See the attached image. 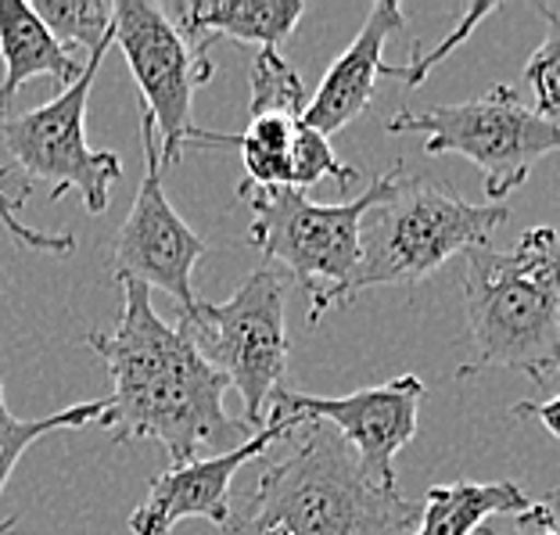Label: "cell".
<instances>
[{
    "label": "cell",
    "mask_w": 560,
    "mask_h": 535,
    "mask_svg": "<svg viewBox=\"0 0 560 535\" xmlns=\"http://www.w3.org/2000/svg\"><path fill=\"white\" fill-rule=\"evenodd\" d=\"M0 58H4L0 119L11 116L15 94L36 75H47L61 91H69L86 66V58L72 55L50 36V30L36 19V11L25 0H0Z\"/></svg>",
    "instance_id": "16"
},
{
    "label": "cell",
    "mask_w": 560,
    "mask_h": 535,
    "mask_svg": "<svg viewBox=\"0 0 560 535\" xmlns=\"http://www.w3.org/2000/svg\"><path fill=\"white\" fill-rule=\"evenodd\" d=\"M553 500H557V503H560V489H557V492H553V496H550V503H553Z\"/></svg>",
    "instance_id": "26"
},
{
    "label": "cell",
    "mask_w": 560,
    "mask_h": 535,
    "mask_svg": "<svg viewBox=\"0 0 560 535\" xmlns=\"http://www.w3.org/2000/svg\"><path fill=\"white\" fill-rule=\"evenodd\" d=\"M388 133H424L428 155H464L486 176L489 206L528 181L532 165L560 151V119L528 108L514 86H489L475 101L435 108H399L385 126Z\"/></svg>",
    "instance_id": "7"
},
{
    "label": "cell",
    "mask_w": 560,
    "mask_h": 535,
    "mask_svg": "<svg viewBox=\"0 0 560 535\" xmlns=\"http://www.w3.org/2000/svg\"><path fill=\"white\" fill-rule=\"evenodd\" d=\"M420 507L363 475L349 442L330 424L305 420L288 456L262 464L256 481L231 496L223 535H402Z\"/></svg>",
    "instance_id": "2"
},
{
    "label": "cell",
    "mask_w": 560,
    "mask_h": 535,
    "mask_svg": "<svg viewBox=\"0 0 560 535\" xmlns=\"http://www.w3.org/2000/svg\"><path fill=\"white\" fill-rule=\"evenodd\" d=\"M528 507L525 489H517L514 481H453L428 489L413 535H475L489 517H517Z\"/></svg>",
    "instance_id": "17"
},
{
    "label": "cell",
    "mask_w": 560,
    "mask_h": 535,
    "mask_svg": "<svg viewBox=\"0 0 560 535\" xmlns=\"http://www.w3.org/2000/svg\"><path fill=\"white\" fill-rule=\"evenodd\" d=\"M511 414L514 417H536L553 439H560V396L546 399V403H517Z\"/></svg>",
    "instance_id": "24"
},
{
    "label": "cell",
    "mask_w": 560,
    "mask_h": 535,
    "mask_svg": "<svg viewBox=\"0 0 560 535\" xmlns=\"http://www.w3.org/2000/svg\"><path fill=\"white\" fill-rule=\"evenodd\" d=\"M112 44L122 50L144 112L155 123L162 170L180 162L190 137V101L212 80V58H198L151 0L112 4Z\"/></svg>",
    "instance_id": "9"
},
{
    "label": "cell",
    "mask_w": 560,
    "mask_h": 535,
    "mask_svg": "<svg viewBox=\"0 0 560 535\" xmlns=\"http://www.w3.org/2000/svg\"><path fill=\"white\" fill-rule=\"evenodd\" d=\"M187 144H231L245 162L241 190H305L330 176L346 190L360 170L341 162L330 140L302 123V116H280V112H259L248 116L241 133H212L190 130Z\"/></svg>",
    "instance_id": "13"
},
{
    "label": "cell",
    "mask_w": 560,
    "mask_h": 535,
    "mask_svg": "<svg viewBox=\"0 0 560 535\" xmlns=\"http://www.w3.org/2000/svg\"><path fill=\"white\" fill-rule=\"evenodd\" d=\"M295 431H299L295 420L270 410L259 431H252L245 442L231 445L226 453L209 456V461L173 464L170 470H162L148 486V496L140 500V507L130 514V532L170 535L187 517H206L215 528H223L226 514H231V486L237 470L266 456L270 445L291 439Z\"/></svg>",
    "instance_id": "12"
},
{
    "label": "cell",
    "mask_w": 560,
    "mask_h": 535,
    "mask_svg": "<svg viewBox=\"0 0 560 535\" xmlns=\"http://www.w3.org/2000/svg\"><path fill=\"white\" fill-rule=\"evenodd\" d=\"M495 11V4H475V8H467L464 15H460V22L453 25V33L445 36V40L439 44V47H431V50H420V47H413V58L406 61V66H388L385 69V75L388 80H399V83H406V86H420L431 75V69H439L442 61H445V55H453L456 47H460L470 33H475V25L481 22V19H489Z\"/></svg>",
    "instance_id": "22"
},
{
    "label": "cell",
    "mask_w": 560,
    "mask_h": 535,
    "mask_svg": "<svg viewBox=\"0 0 560 535\" xmlns=\"http://www.w3.org/2000/svg\"><path fill=\"white\" fill-rule=\"evenodd\" d=\"M406 15L396 0H377L366 15L363 30L355 33V40L341 50V58L327 69V75L316 86V94L305 105L302 123L330 140V133L346 130L352 119H360L366 105L377 94V80L385 75V44L388 36L402 30Z\"/></svg>",
    "instance_id": "14"
},
{
    "label": "cell",
    "mask_w": 560,
    "mask_h": 535,
    "mask_svg": "<svg viewBox=\"0 0 560 535\" xmlns=\"http://www.w3.org/2000/svg\"><path fill=\"white\" fill-rule=\"evenodd\" d=\"M385 187L388 173H381L360 198L338 206H320L305 190L237 187V198L252 206L248 245L284 266V274L310 291V324H320L330 305H349L355 299L363 216L374 209Z\"/></svg>",
    "instance_id": "5"
},
{
    "label": "cell",
    "mask_w": 560,
    "mask_h": 535,
    "mask_svg": "<svg viewBox=\"0 0 560 535\" xmlns=\"http://www.w3.org/2000/svg\"><path fill=\"white\" fill-rule=\"evenodd\" d=\"M517 535H560V521L550 503H532L525 514H517Z\"/></svg>",
    "instance_id": "23"
},
{
    "label": "cell",
    "mask_w": 560,
    "mask_h": 535,
    "mask_svg": "<svg viewBox=\"0 0 560 535\" xmlns=\"http://www.w3.org/2000/svg\"><path fill=\"white\" fill-rule=\"evenodd\" d=\"M539 15L546 19V40L536 47V55L525 61V83L536 94V112L546 119L560 116V11L550 4H539Z\"/></svg>",
    "instance_id": "21"
},
{
    "label": "cell",
    "mask_w": 560,
    "mask_h": 535,
    "mask_svg": "<svg viewBox=\"0 0 560 535\" xmlns=\"http://www.w3.org/2000/svg\"><path fill=\"white\" fill-rule=\"evenodd\" d=\"M105 399H91V403H75L69 406V410L61 414H47L40 420H19L15 414L8 410L4 403V385H0V496H4V486L11 478V470H15V464L25 456V450L47 435V431H75L83 424H101V417H105ZM19 521L8 517L0 521V535H11L15 532Z\"/></svg>",
    "instance_id": "18"
},
{
    "label": "cell",
    "mask_w": 560,
    "mask_h": 535,
    "mask_svg": "<svg viewBox=\"0 0 560 535\" xmlns=\"http://www.w3.org/2000/svg\"><path fill=\"white\" fill-rule=\"evenodd\" d=\"M140 140H144V176H140L133 209L119 226L112 245V274L119 280H137L144 288H162L173 295L180 313L198 305L195 299V266L206 259V241L180 220L173 201L162 190V159L155 123L140 116Z\"/></svg>",
    "instance_id": "10"
},
{
    "label": "cell",
    "mask_w": 560,
    "mask_h": 535,
    "mask_svg": "<svg viewBox=\"0 0 560 535\" xmlns=\"http://www.w3.org/2000/svg\"><path fill=\"white\" fill-rule=\"evenodd\" d=\"M464 305L475 360L460 374L521 371L550 388L560 363V234L532 226L511 248L464 252Z\"/></svg>",
    "instance_id": "3"
},
{
    "label": "cell",
    "mask_w": 560,
    "mask_h": 535,
    "mask_svg": "<svg viewBox=\"0 0 560 535\" xmlns=\"http://www.w3.org/2000/svg\"><path fill=\"white\" fill-rule=\"evenodd\" d=\"M424 381L417 374H399L385 385L360 388L352 396H305V392L277 388L270 410L295 420L302 428L305 420L330 424L360 461L363 475L385 489L396 486V453L410 445L417 435V414L424 403ZM266 410V414H270Z\"/></svg>",
    "instance_id": "11"
},
{
    "label": "cell",
    "mask_w": 560,
    "mask_h": 535,
    "mask_svg": "<svg viewBox=\"0 0 560 535\" xmlns=\"http://www.w3.org/2000/svg\"><path fill=\"white\" fill-rule=\"evenodd\" d=\"M550 385H560V363L550 371Z\"/></svg>",
    "instance_id": "25"
},
{
    "label": "cell",
    "mask_w": 560,
    "mask_h": 535,
    "mask_svg": "<svg viewBox=\"0 0 560 535\" xmlns=\"http://www.w3.org/2000/svg\"><path fill=\"white\" fill-rule=\"evenodd\" d=\"M310 94L302 86V75L280 58V50L262 47L252 61V101L248 116L259 112H280V116H305Z\"/></svg>",
    "instance_id": "20"
},
{
    "label": "cell",
    "mask_w": 560,
    "mask_h": 535,
    "mask_svg": "<svg viewBox=\"0 0 560 535\" xmlns=\"http://www.w3.org/2000/svg\"><path fill=\"white\" fill-rule=\"evenodd\" d=\"M36 11L50 36L83 58L91 55L97 44H105L112 36V4L108 0H33L30 4Z\"/></svg>",
    "instance_id": "19"
},
{
    "label": "cell",
    "mask_w": 560,
    "mask_h": 535,
    "mask_svg": "<svg viewBox=\"0 0 560 535\" xmlns=\"http://www.w3.org/2000/svg\"><path fill=\"white\" fill-rule=\"evenodd\" d=\"M86 346L105 360L112 377V399H105L97 428H108L116 445L155 439L173 464H187L198 461L201 445H220L245 431L223 410L231 381L198 352L180 324L162 321L151 288L137 280H122L119 324L86 335Z\"/></svg>",
    "instance_id": "1"
},
{
    "label": "cell",
    "mask_w": 560,
    "mask_h": 535,
    "mask_svg": "<svg viewBox=\"0 0 560 535\" xmlns=\"http://www.w3.org/2000/svg\"><path fill=\"white\" fill-rule=\"evenodd\" d=\"M159 8L198 58L220 40L280 50L305 11L302 0H173Z\"/></svg>",
    "instance_id": "15"
},
{
    "label": "cell",
    "mask_w": 560,
    "mask_h": 535,
    "mask_svg": "<svg viewBox=\"0 0 560 535\" xmlns=\"http://www.w3.org/2000/svg\"><path fill=\"white\" fill-rule=\"evenodd\" d=\"M108 47L112 36L86 55L83 75L55 101L0 119V140L11 155L8 176H15V187L8 190L15 209H25L36 184H50V201L75 190L86 212L101 216L108 209L112 184L122 176V162L112 151H94L86 144V101Z\"/></svg>",
    "instance_id": "6"
},
{
    "label": "cell",
    "mask_w": 560,
    "mask_h": 535,
    "mask_svg": "<svg viewBox=\"0 0 560 535\" xmlns=\"http://www.w3.org/2000/svg\"><path fill=\"white\" fill-rule=\"evenodd\" d=\"M506 220V206H475L442 181L406 176L396 162L385 195L363 216L355 295L363 288L417 284L460 252L489 245V234Z\"/></svg>",
    "instance_id": "4"
},
{
    "label": "cell",
    "mask_w": 560,
    "mask_h": 535,
    "mask_svg": "<svg viewBox=\"0 0 560 535\" xmlns=\"http://www.w3.org/2000/svg\"><path fill=\"white\" fill-rule=\"evenodd\" d=\"M288 288L273 266L252 274L226 302H198L180 327L245 403V424L262 428L280 377L288 374Z\"/></svg>",
    "instance_id": "8"
}]
</instances>
